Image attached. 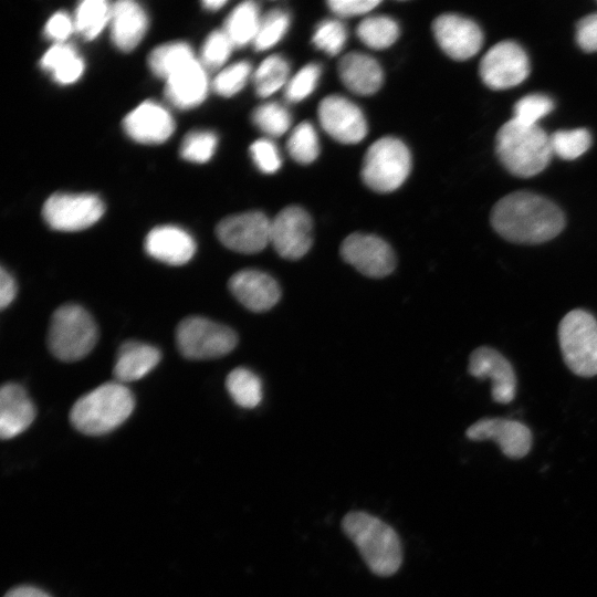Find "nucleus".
Segmentation results:
<instances>
[{
  "mask_svg": "<svg viewBox=\"0 0 597 597\" xmlns=\"http://www.w3.org/2000/svg\"><path fill=\"white\" fill-rule=\"evenodd\" d=\"M491 224L507 241L536 244L559 234L565 227V217L545 197L516 191L495 203L491 212Z\"/></svg>",
  "mask_w": 597,
  "mask_h": 597,
  "instance_id": "obj_1",
  "label": "nucleus"
},
{
  "mask_svg": "<svg viewBox=\"0 0 597 597\" xmlns=\"http://www.w3.org/2000/svg\"><path fill=\"white\" fill-rule=\"evenodd\" d=\"M342 528L374 574L390 576L399 569L402 551L391 526L366 512L353 511L344 516Z\"/></svg>",
  "mask_w": 597,
  "mask_h": 597,
  "instance_id": "obj_2",
  "label": "nucleus"
},
{
  "mask_svg": "<svg viewBox=\"0 0 597 597\" xmlns=\"http://www.w3.org/2000/svg\"><path fill=\"white\" fill-rule=\"evenodd\" d=\"M134 407V395L124 384L105 383L74 402L70 421L84 434L101 436L119 427L130 416Z\"/></svg>",
  "mask_w": 597,
  "mask_h": 597,
  "instance_id": "obj_3",
  "label": "nucleus"
},
{
  "mask_svg": "<svg viewBox=\"0 0 597 597\" xmlns=\"http://www.w3.org/2000/svg\"><path fill=\"white\" fill-rule=\"evenodd\" d=\"M495 148L503 166L523 178L544 170L553 155L551 138L538 125H526L513 118L499 129Z\"/></svg>",
  "mask_w": 597,
  "mask_h": 597,
  "instance_id": "obj_4",
  "label": "nucleus"
},
{
  "mask_svg": "<svg viewBox=\"0 0 597 597\" xmlns=\"http://www.w3.org/2000/svg\"><path fill=\"white\" fill-rule=\"evenodd\" d=\"M98 338L92 315L77 304H64L52 314L48 346L53 356L63 362H76L87 356Z\"/></svg>",
  "mask_w": 597,
  "mask_h": 597,
  "instance_id": "obj_5",
  "label": "nucleus"
},
{
  "mask_svg": "<svg viewBox=\"0 0 597 597\" xmlns=\"http://www.w3.org/2000/svg\"><path fill=\"white\" fill-rule=\"evenodd\" d=\"M558 341L564 362L574 374L597 375V320L589 312H568L559 323Z\"/></svg>",
  "mask_w": 597,
  "mask_h": 597,
  "instance_id": "obj_6",
  "label": "nucleus"
},
{
  "mask_svg": "<svg viewBox=\"0 0 597 597\" xmlns=\"http://www.w3.org/2000/svg\"><path fill=\"white\" fill-rule=\"evenodd\" d=\"M411 155L398 138L386 136L370 145L364 156L362 178L377 192L398 189L409 176Z\"/></svg>",
  "mask_w": 597,
  "mask_h": 597,
  "instance_id": "obj_7",
  "label": "nucleus"
},
{
  "mask_svg": "<svg viewBox=\"0 0 597 597\" xmlns=\"http://www.w3.org/2000/svg\"><path fill=\"white\" fill-rule=\"evenodd\" d=\"M176 343L186 358L212 359L231 353L238 344V336L223 324L201 316H188L176 328Z\"/></svg>",
  "mask_w": 597,
  "mask_h": 597,
  "instance_id": "obj_8",
  "label": "nucleus"
},
{
  "mask_svg": "<svg viewBox=\"0 0 597 597\" xmlns=\"http://www.w3.org/2000/svg\"><path fill=\"white\" fill-rule=\"evenodd\" d=\"M104 213L102 200L92 193H54L44 203L42 214L57 231H80L96 223Z\"/></svg>",
  "mask_w": 597,
  "mask_h": 597,
  "instance_id": "obj_9",
  "label": "nucleus"
},
{
  "mask_svg": "<svg viewBox=\"0 0 597 597\" xmlns=\"http://www.w3.org/2000/svg\"><path fill=\"white\" fill-rule=\"evenodd\" d=\"M342 259L359 273L373 279L391 274L396 254L391 247L375 234L355 232L347 235L339 248Z\"/></svg>",
  "mask_w": 597,
  "mask_h": 597,
  "instance_id": "obj_10",
  "label": "nucleus"
},
{
  "mask_svg": "<svg viewBox=\"0 0 597 597\" xmlns=\"http://www.w3.org/2000/svg\"><path fill=\"white\" fill-rule=\"evenodd\" d=\"M479 72L486 86L492 90H505L519 85L528 76L530 62L520 44L502 41L484 54Z\"/></svg>",
  "mask_w": 597,
  "mask_h": 597,
  "instance_id": "obj_11",
  "label": "nucleus"
},
{
  "mask_svg": "<svg viewBox=\"0 0 597 597\" xmlns=\"http://www.w3.org/2000/svg\"><path fill=\"white\" fill-rule=\"evenodd\" d=\"M270 243L283 259L303 258L313 244V221L308 212L297 206L282 209L271 220Z\"/></svg>",
  "mask_w": 597,
  "mask_h": 597,
  "instance_id": "obj_12",
  "label": "nucleus"
},
{
  "mask_svg": "<svg viewBox=\"0 0 597 597\" xmlns=\"http://www.w3.org/2000/svg\"><path fill=\"white\" fill-rule=\"evenodd\" d=\"M271 220L261 211H248L222 219L216 228L219 241L228 249L254 254L270 243Z\"/></svg>",
  "mask_w": 597,
  "mask_h": 597,
  "instance_id": "obj_13",
  "label": "nucleus"
},
{
  "mask_svg": "<svg viewBox=\"0 0 597 597\" xmlns=\"http://www.w3.org/2000/svg\"><path fill=\"white\" fill-rule=\"evenodd\" d=\"M317 114L322 128L342 144H357L367 135L363 112L344 96H326L321 101Z\"/></svg>",
  "mask_w": 597,
  "mask_h": 597,
  "instance_id": "obj_14",
  "label": "nucleus"
},
{
  "mask_svg": "<svg viewBox=\"0 0 597 597\" xmlns=\"http://www.w3.org/2000/svg\"><path fill=\"white\" fill-rule=\"evenodd\" d=\"M432 31L441 50L453 60L463 61L472 57L483 44L480 27L459 14L439 15L432 23Z\"/></svg>",
  "mask_w": 597,
  "mask_h": 597,
  "instance_id": "obj_15",
  "label": "nucleus"
},
{
  "mask_svg": "<svg viewBox=\"0 0 597 597\" xmlns=\"http://www.w3.org/2000/svg\"><path fill=\"white\" fill-rule=\"evenodd\" d=\"M471 376L491 380V395L499 404H509L515 397L516 376L510 362L491 347H478L469 358Z\"/></svg>",
  "mask_w": 597,
  "mask_h": 597,
  "instance_id": "obj_16",
  "label": "nucleus"
},
{
  "mask_svg": "<svg viewBox=\"0 0 597 597\" xmlns=\"http://www.w3.org/2000/svg\"><path fill=\"white\" fill-rule=\"evenodd\" d=\"M465 434L475 441L493 440L509 458L525 457L532 446L531 430L522 422L503 418H484L470 426Z\"/></svg>",
  "mask_w": 597,
  "mask_h": 597,
  "instance_id": "obj_17",
  "label": "nucleus"
},
{
  "mask_svg": "<svg viewBox=\"0 0 597 597\" xmlns=\"http://www.w3.org/2000/svg\"><path fill=\"white\" fill-rule=\"evenodd\" d=\"M232 295L248 310L262 313L271 310L281 298V287L270 274L244 269L228 281Z\"/></svg>",
  "mask_w": 597,
  "mask_h": 597,
  "instance_id": "obj_18",
  "label": "nucleus"
},
{
  "mask_svg": "<svg viewBox=\"0 0 597 597\" xmlns=\"http://www.w3.org/2000/svg\"><path fill=\"white\" fill-rule=\"evenodd\" d=\"M126 134L143 144H159L175 130L170 113L158 103L146 101L126 115L123 122Z\"/></svg>",
  "mask_w": 597,
  "mask_h": 597,
  "instance_id": "obj_19",
  "label": "nucleus"
},
{
  "mask_svg": "<svg viewBox=\"0 0 597 597\" xmlns=\"http://www.w3.org/2000/svg\"><path fill=\"white\" fill-rule=\"evenodd\" d=\"M144 247L149 256L170 265L186 264L196 252L193 238L171 224L151 229L145 238Z\"/></svg>",
  "mask_w": 597,
  "mask_h": 597,
  "instance_id": "obj_20",
  "label": "nucleus"
},
{
  "mask_svg": "<svg viewBox=\"0 0 597 597\" xmlns=\"http://www.w3.org/2000/svg\"><path fill=\"white\" fill-rule=\"evenodd\" d=\"M35 418V407L25 389L7 383L0 389V436L11 439L27 430Z\"/></svg>",
  "mask_w": 597,
  "mask_h": 597,
  "instance_id": "obj_21",
  "label": "nucleus"
},
{
  "mask_svg": "<svg viewBox=\"0 0 597 597\" xmlns=\"http://www.w3.org/2000/svg\"><path fill=\"white\" fill-rule=\"evenodd\" d=\"M208 92L205 66L193 59L166 80L165 93L168 101L178 108L196 107L203 102Z\"/></svg>",
  "mask_w": 597,
  "mask_h": 597,
  "instance_id": "obj_22",
  "label": "nucleus"
},
{
  "mask_svg": "<svg viewBox=\"0 0 597 597\" xmlns=\"http://www.w3.org/2000/svg\"><path fill=\"white\" fill-rule=\"evenodd\" d=\"M111 38L114 45L124 52L134 50L144 38L148 18L135 1L121 0L112 4Z\"/></svg>",
  "mask_w": 597,
  "mask_h": 597,
  "instance_id": "obj_23",
  "label": "nucleus"
},
{
  "mask_svg": "<svg viewBox=\"0 0 597 597\" xmlns=\"http://www.w3.org/2000/svg\"><path fill=\"white\" fill-rule=\"evenodd\" d=\"M343 84L358 95H371L383 85L384 73L379 63L368 54L349 52L338 62Z\"/></svg>",
  "mask_w": 597,
  "mask_h": 597,
  "instance_id": "obj_24",
  "label": "nucleus"
},
{
  "mask_svg": "<svg viewBox=\"0 0 597 597\" xmlns=\"http://www.w3.org/2000/svg\"><path fill=\"white\" fill-rule=\"evenodd\" d=\"M160 350L149 344L127 341L117 350L113 376L125 384L136 381L151 371L160 362Z\"/></svg>",
  "mask_w": 597,
  "mask_h": 597,
  "instance_id": "obj_25",
  "label": "nucleus"
},
{
  "mask_svg": "<svg viewBox=\"0 0 597 597\" xmlns=\"http://www.w3.org/2000/svg\"><path fill=\"white\" fill-rule=\"evenodd\" d=\"M40 64L43 70L50 72L55 82L67 85L76 82L84 72V62L77 55L74 48L56 43L42 56Z\"/></svg>",
  "mask_w": 597,
  "mask_h": 597,
  "instance_id": "obj_26",
  "label": "nucleus"
},
{
  "mask_svg": "<svg viewBox=\"0 0 597 597\" xmlns=\"http://www.w3.org/2000/svg\"><path fill=\"white\" fill-rule=\"evenodd\" d=\"M261 21L259 7L253 1L238 4L224 23V33L234 46L252 43Z\"/></svg>",
  "mask_w": 597,
  "mask_h": 597,
  "instance_id": "obj_27",
  "label": "nucleus"
},
{
  "mask_svg": "<svg viewBox=\"0 0 597 597\" xmlns=\"http://www.w3.org/2000/svg\"><path fill=\"white\" fill-rule=\"evenodd\" d=\"M226 388L232 400L242 408H254L263 398L260 377L245 367H237L228 374Z\"/></svg>",
  "mask_w": 597,
  "mask_h": 597,
  "instance_id": "obj_28",
  "label": "nucleus"
},
{
  "mask_svg": "<svg viewBox=\"0 0 597 597\" xmlns=\"http://www.w3.org/2000/svg\"><path fill=\"white\" fill-rule=\"evenodd\" d=\"M195 57L191 48L185 42H170L154 49L148 57L151 72L167 80Z\"/></svg>",
  "mask_w": 597,
  "mask_h": 597,
  "instance_id": "obj_29",
  "label": "nucleus"
},
{
  "mask_svg": "<svg viewBox=\"0 0 597 597\" xmlns=\"http://www.w3.org/2000/svg\"><path fill=\"white\" fill-rule=\"evenodd\" d=\"M290 65L281 55H270L264 59L252 75L255 93L268 97L286 86Z\"/></svg>",
  "mask_w": 597,
  "mask_h": 597,
  "instance_id": "obj_30",
  "label": "nucleus"
},
{
  "mask_svg": "<svg viewBox=\"0 0 597 597\" xmlns=\"http://www.w3.org/2000/svg\"><path fill=\"white\" fill-rule=\"evenodd\" d=\"M112 6L104 0H85L76 8L75 31L85 40H93L111 20Z\"/></svg>",
  "mask_w": 597,
  "mask_h": 597,
  "instance_id": "obj_31",
  "label": "nucleus"
},
{
  "mask_svg": "<svg viewBox=\"0 0 597 597\" xmlns=\"http://www.w3.org/2000/svg\"><path fill=\"white\" fill-rule=\"evenodd\" d=\"M359 40L368 48L381 50L399 38L397 22L387 15H371L362 20L356 30Z\"/></svg>",
  "mask_w": 597,
  "mask_h": 597,
  "instance_id": "obj_32",
  "label": "nucleus"
},
{
  "mask_svg": "<svg viewBox=\"0 0 597 597\" xmlns=\"http://www.w3.org/2000/svg\"><path fill=\"white\" fill-rule=\"evenodd\" d=\"M287 151L298 164L308 165L320 155V140L310 122L298 124L287 139Z\"/></svg>",
  "mask_w": 597,
  "mask_h": 597,
  "instance_id": "obj_33",
  "label": "nucleus"
},
{
  "mask_svg": "<svg viewBox=\"0 0 597 597\" xmlns=\"http://www.w3.org/2000/svg\"><path fill=\"white\" fill-rule=\"evenodd\" d=\"M290 14L281 9H273L261 17L256 35L252 42L254 50L265 51L274 46L290 28Z\"/></svg>",
  "mask_w": 597,
  "mask_h": 597,
  "instance_id": "obj_34",
  "label": "nucleus"
},
{
  "mask_svg": "<svg viewBox=\"0 0 597 597\" xmlns=\"http://www.w3.org/2000/svg\"><path fill=\"white\" fill-rule=\"evenodd\" d=\"M253 124L271 137H279L291 126L290 112L281 104L270 102L258 106L252 113Z\"/></svg>",
  "mask_w": 597,
  "mask_h": 597,
  "instance_id": "obj_35",
  "label": "nucleus"
},
{
  "mask_svg": "<svg viewBox=\"0 0 597 597\" xmlns=\"http://www.w3.org/2000/svg\"><path fill=\"white\" fill-rule=\"evenodd\" d=\"M549 138L553 154L567 160L582 156L591 145V136L585 128L557 130Z\"/></svg>",
  "mask_w": 597,
  "mask_h": 597,
  "instance_id": "obj_36",
  "label": "nucleus"
},
{
  "mask_svg": "<svg viewBox=\"0 0 597 597\" xmlns=\"http://www.w3.org/2000/svg\"><path fill=\"white\" fill-rule=\"evenodd\" d=\"M347 40L346 27L336 19L320 22L312 36L313 44L328 55L338 54Z\"/></svg>",
  "mask_w": 597,
  "mask_h": 597,
  "instance_id": "obj_37",
  "label": "nucleus"
},
{
  "mask_svg": "<svg viewBox=\"0 0 597 597\" xmlns=\"http://www.w3.org/2000/svg\"><path fill=\"white\" fill-rule=\"evenodd\" d=\"M218 138L210 130H193L182 140L180 155L184 159L192 163H206L214 154Z\"/></svg>",
  "mask_w": 597,
  "mask_h": 597,
  "instance_id": "obj_38",
  "label": "nucleus"
},
{
  "mask_svg": "<svg viewBox=\"0 0 597 597\" xmlns=\"http://www.w3.org/2000/svg\"><path fill=\"white\" fill-rule=\"evenodd\" d=\"M251 75V65L247 61H240L223 69L213 78V91L223 96L231 97L239 93Z\"/></svg>",
  "mask_w": 597,
  "mask_h": 597,
  "instance_id": "obj_39",
  "label": "nucleus"
},
{
  "mask_svg": "<svg viewBox=\"0 0 597 597\" xmlns=\"http://www.w3.org/2000/svg\"><path fill=\"white\" fill-rule=\"evenodd\" d=\"M322 69L316 63H308L294 74L285 86V98L298 103L308 97L316 88Z\"/></svg>",
  "mask_w": 597,
  "mask_h": 597,
  "instance_id": "obj_40",
  "label": "nucleus"
},
{
  "mask_svg": "<svg viewBox=\"0 0 597 597\" xmlns=\"http://www.w3.org/2000/svg\"><path fill=\"white\" fill-rule=\"evenodd\" d=\"M554 108V102L544 94H530L514 105L513 119L526 124L537 125V122L548 115Z\"/></svg>",
  "mask_w": 597,
  "mask_h": 597,
  "instance_id": "obj_41",
  "label": "nucleus"
},
{
  "mask_svg": "<svg viewBox=\"0 0 597 597\" xmlns=\"http://www.w3.org/2000/svg\"><path fill=\"white\" fill-rule=\"evenodd\" d=\"M233 48L223 30L211 32L201 49V64L211 70L220 67L227 62Z\"/></svg>",
  "mask_w": 597,
  "mask_h": 597,
  "instance_id": "obj_42",
  "label": "nucleus"
},
{
  "mask_svg": "<svg viewBox=\"0 0 597 597\" xmlns=\"http://www.w3.org/2000/svg\"><path fill=\"white\" fill-rule=\"evenodd\" d=\"M251 157L260 171L274 174L282 165V159L276 145L268 138L255 140L250 146Z\"/></svg>",
  "mask_w": 597,
  "mask_h": 597,
  "instance_id": "obj_43",
  "label": "nucleus"
},
{
  "mask_svg": "<svg viewBox=\"0 0 597 597\" xmlns=\"http://www.w3.org/2000/svg\"><path fill=\"white\" fill-rule=\"evenodd\" d=\"M379 3L378 0H331L327 6L336 15L349 18L365 14Z\"/></svg>",
  "mask_w": 597,
  "mask_h": 597,
  "instance_id": "obj_44",
  "label": "nucleus"
},
{
  "mask_svg": "<svg viewBox=\"0 0 597 597\" xmlns=\"http://www.w3.org/2000/svg\"><path fill=\"white\" fill-rule=\"evenodd\" d=\"M75 30L74 19L63 11L55 12L46 22L44 28L45 35L62 43Z\"/></svg>",
  "mask_w": 597,
  "mask_h": 597,
  "instance_id": "obj_45",
  "label": "nucleus"
},
{
  "mask_svg": "<svg viewBox=\"0 0 597 597\" xmlns=\"http://www.w3.org/2000/svg\"><path fill=\"white\" fill-rule=\"evenodd\" d=\"M576 41L584 51H597V13L586 15L578 21Z\"/></svg>",
  "mask_w": 597,
  "mask_h": 597,
  "instance_id": "obj_46",
  "label": "nucleus"
},
{
  "mask_svg": "<svg viewBox=\"0 0 597 597\" xmlns=\"http://www.w3.org/2000/svg\"><path fill=\"white\" fill-rule=\"evenodd\" d=\"M17 294V284L13 276L6 271L3 266L0 269V307L4 310L11 304Z\"/></svg>",
  "mask_w": 597,
  "mask_h": 597,
  "instance_id": "obj_47",
  "label": "nucleus"
},
{
  "mask_svg": "<svg viewBox=\"0 0 597 597\" xmlns=\"http://www.w3.org/2000/svg\"><path fill=\"white\" fill-rule=\"evenodd\" d=\"M4 597H51L45 591L33 586H19L9 590Z\"/></svg>",
  "mask_w": 597,
  "mask_h": 597,
  "instance_id": "obj_48",
  "label": "nucleus"
},
{
  "mask_svg": "<svg viewBox=\"0 0 597 597\" xmlns=\"http://www.w3.org/2000/svg\"><path fill=\"white\" fill-rule=\"evenodd\" d=\"M227 4L226 0H206L202 2V6L210 11H216Z\"/></svg>",
  "mask_w": 597,
  "mask_h": 597,
  "instance_id": "obj_49",
  "label": "nucleus"
}]
</instances>
